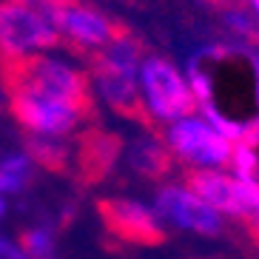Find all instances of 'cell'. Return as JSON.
<instances>
[{
    "label": "cell",
    "instance_id": "cell-11",
    "mask_svg": "<svg viewBox=\"0 0 259 259\" xmlns=\"http://www.w3.org/2000/svg\"><path fill=\"white\" fill-rule=\"evenodd\" d=\"M180 183L197 194L208 208L220 213L222 220H234L236 213V177L228 171H183Z\"/></svg>",
    "mask_w": 259,
    "mask_h": 259
},
{
    "label": "cell",
    "instance_id": "cell-5",
    "mask_svg": "<svg viewBox=\"0 0 259 259\" xmlns=\"http://www.w3.org/2000/svg\"><path fill=\"white\" fill-rule=\"evenodd\" d=\"M154 213L165 225V231L174 228L185 231V234L205 236V239H220L225 234V220L213 208H208L197 194H191L183 183H168L157 188Z\"/></svg>",
    "mask_w": 259,
    "mask_h": 259
},
{
    "label": "cell",
    "instance_id": "cell-14",
    "mask_svg": "<svg viewBox=\"0 0 259 259\" xmlns=\"http://www.w3.org/2000/svg\"><path fill=\"white\" fill-rule=\"evenodd\" d=\"M31 180V162L26 154H9L0 160V197L23 191Z\"/></svg>",
    "mask_w": 259,
    "mask_h": 259
},
{
    "label": "cell",
    "instance_id": "cell-10",
    "mask_svg": "<svg viewBox=\"0 0 259 259\" xmlns=\"http://www.w3.org/2000/svg\"><path fill=\"white\" fill-rule=\"evenodd\" d=\"M9 97V111L17 120V125L37 137H66L85 120L77 108L63 106L57 100H46L37 94H6Z\"/></svg>",
    "mask_w": 259,
    "mask_h": 259
},
{
    "label": "cell",
    "instance_id": "cell-7",
    "mask_svg": "<svg viewBox=\"0 0 259 259\" xmlns=\"http://www.w3.org/2000/svg\"><path fill=\"white\" fill-rule=\"evenodd\" d=\"M97 213L111 239H120V242H128V245H145V248L162 245L168 239V231L157 220L154 208L143 205L137 199L100 197Z\"/></svg>",
    "mask_w": 259,
    "mask_h": 259
},
{
    "label": "cell",
    "instance_id": "cell-6",
    "mask_svg": "<svg viewBox=\"0 0 259 259\" xmlns=\"http://www.w3.org/2000/svg\"><path fill=\"white\" fill-rule=\"evenodd\" d=\"M85 66H89V77H92V85L97 89V94L103 97L114 114H120L122 120L128 122H137L143 125L145 131H157V122L151 120L148 108L143 103V92H140V83H137V74L131 71H122L111 63L100 60L94 52L83 54Z\"/></svg>",
    "mask_w": 259,
    "mask_h": 259
},
{
    "label": "cell",
    "instance_id": "cell-15",
    "mask_svg": "<svg viewBox=\"0 0 259 259\" xmlns=\"http://www.w3.org/2000/svg\"><path fill=\"white\" fill-rule=\"evenodd\" d=\"M20 251L31 259H54V234L49 228H29L20 234Z\"/></svg>",
    "mask_w": 259,
    "mask_h": 259
},
{
    "label": "cell",
    "instance_id": "cell-3",
    "mask_svg": "<svg viewBox=\"0 0 259 259\" xmlns=\"http://www.w3.org/2000/svg\"><path fill=\"white\" fill-rule=\"evenodd\" d=\"M43 15L57 29L63 46H69L80 57L106 49L108 43H114L117 37L131 31L122 20L85 0H52L43 6Z\"/></svg>",
    "mask_w": 259,
    "mask_h": 259
},
{
    "label": "cell",
    "instance_id": "cell-13",
    "mask_svg": "<svg viewBox=\"0 0 259 259\" xmlns=\"http://www.w3.org/2000/svg\"><path fill=\"white\" fill-rule=\"evenodd\" d=\"M23 148L31 165L43 168L49 174H69L71 171V145L60 143L54 137H37V134H26Z\"/></svg>",
    "mask_w": 259,
    "mask_h": 259
},
{
    "label": "cell",
    "instance_id": "cell-4",
    "mask_svg": "<svg viewBox=\"0 0 259 259\" xmlns=\"http://www.w3.org/2000/svg\"><path fill=\"white\" fill-rule=\"evenodd\" d=\"M137 83L145 108L157 125L197 114V100L191 94L185 74L162 54H145L137 69Z\"/></svg>",
    "mask_w": 259,
    "mask_h": 259
},
{
    "label": "cell",
    "instance_id": "cell-17",
    "mask_svg": "<svg viewBox=\"0 0 259 259\" xmlns=\"http://www.w3.org/2000/svg\"><path fill=\"white\" fill-rule=\"evenodd\" d=\"M3 211H6V199L0 197V217H3Z\"/></svg>",
    "mask_w": 259,
    "mask_h": 259
},
{
    "label": "cell",
    "instance_id": "cell-1",
    "mask_svg": "<svg viewBox=\"0 0 259 259\" xmlns=\"http://www.w3.org/2000/svg\"><path fill=\"white\" fill-rule=\"evenodd\" d=\"M0 85L6 94L23 92L46 100H57L63 106L77 108L85 120L97 125V103L94 85L85 71L71 63L49 57V54H9L0 52Z\"/></svg>",
    "mask_w": 259,
    "mask_h": 259
},
{
    "label": "cell",
    "instance_id": "cell-16",
    "mask_svg": "<svg viewBox=\"0 0 259 259\" xmlns=\"http://www.w3.org/2000/svg\"><path fill=\"white\" fill-rule=\"evenodd\" d=\"M17 3H26V6H46V3H52V0H17Z\"/></svg>",
    "mask_w": 259,
    "mask_h": 259
},
{
    "label": "cell",
    "instance_id": "cell-2",
    "mask_svg": "<svg viewBox=\"0 0 259 259\" xmlns=\"http://www.w3.org/2000/svg\"><path fill=\"white\" fill-rule=\"evenodd\" d=\"M157 134L183 171H231L234 140L199 111L168 122Z\"/></svg>",
    "mask_w": 259,
    "mask_h": 259
},
{
    "label": "cell",
    "instance_id": "cell-12",
    "mask_svg": "<svg viewBox=\"0 0 259 259\" xmlns=\"http://www.w3.org/2000/svg\"><path fill=\"white\" fill-rule=\"evenodd\" d=\"M122 151H125V162H128L131 171L145 177V180H154V183L165 180V177L177 168L174 157H171V151L165 148V143L160 140L157 131H148V137L140 134V137L131 140Z\"/></svg>",
    "mask_w": 259,
    "mask_h": 259
},
{
    "label": "cell",
    "instance_id": "cell-18",
    "mask_svg": "<svg viewBox=\"0 0 259 259\" xmlns=\"http://www.w3.org/2000/svg\"><path fill=\"white\" fill-rule=\"evenodd\" d=\"M211 3H228V0H211Z\"/></svg>",
    "mask_w": 259,
    "mask_h": 259
},
{
    "label": "cell",
    "instance_id": "cell-8",
    "mask_svg": "<svg viewBox=\"0 0 259 259\" xmlns=\"http://www.w3.org/2000/svg\"><path fill=\"white\" fill-rule=\"evenodd\" d=\"M54 46H63V40L43 12L17 0H0V52L34 54Z\"/></svg>",
    "mask_w": 259,
    "mask_h": 259
},
{
    "label": "cell",
    "instance_id": "cell-9",
    "mask_svg": "<svg viewBox=\"0 0 259 259\" xmlns=\"http://www.w3.org/2000/svg\"><path fill=\"white\" fill-rule=\"evenodd\" d=\"M122 148L125 143L120 134L89 125L77 134V143L71 145V171L83 185H97L117 168Z\"/></svg>",
    "mask_w": 259,
    "mask_h": 259
}]
</instances>
